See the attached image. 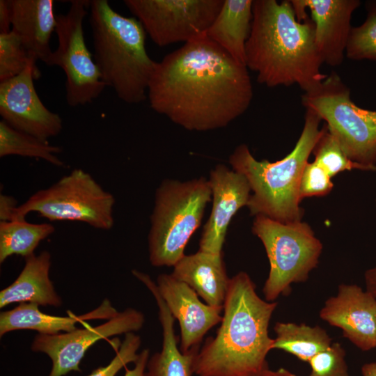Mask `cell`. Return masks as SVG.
I'll return each mask as SVG.
<instances>
[{
  "mask_svg": "<svg viewBox=\"0 0 376 376\" xmlns=\"http://www.w3.org/2000/svg\"><path fill=\"white\" fill-rule=\"evenodd\" d=\"M171 275L192 288L205 304L224 307L230 279L221 254L202 251L185 255Z\"/></svg>",
  "mask_w": 376,
  "mask_h": 376,
  "instance_id": "20",
  "label": "cell"
},
{
  "mask_svg": "<svg viewBox=\"0 0 376 376\" xmlns=\"http://www.w3.org/2000/svg\"><path fill=\"white\" fill-rule=\"evenodd\" d=\"M320 318L340 329L362 351L376 347V297L356 284H340L320 311Z\"/></svg>",
  "mask_w": 376,
  "mask_h": 376,
  "instance_id": "14",
  "label": "cell"
},
{
  "mask_svg": "<svg viewBox=\"0 0 376 376\" xmlns=\"http://www.w3.org/2000/svg\"><path fill=\"white\" fill-rule=\"evenodd\" d=\"M321 120L314 111L306 109L303 130L295 146L280 160L259 161L246 144L239 145L230 155L232 169L242 173L249 184L251 194L246 207L251 215H263L284 223L301 221L299 182L320 136Z\"/></svg>",
  "mask_w": 376,
  "mask_h": 376,
  "instance_id": "5",
  "label": "cell"
},
{
  "mask_svg": "<svg viewBox=\"0 0 376 376\" xmlns=\"http://www.w3.org/2000/svg\"><path fill=\"white\" fill-rule=\"evenodd\" d=\"M253 0H224L206 36L246 65L245 47L253 19Z\"/></svg>",
  "mask_w": 376,
  "mask_h": 376,
  "instance_id": "22",
  "label": "cell"
},
{
  "mask_svg": "<svg viewBox=\"0 0 376 376\" xmlns=\"http://www.w3.org/2000/svg\"><path fill=\"white\" fill-rule=\"evenodd\" d=\"M212 210L201 234L199 251L221 254L228 228L235 214L247 206L251 194L246 178L220 164L210 173Z\"/></svg>",
  "mask_w": 376,
  "mask_h": 376,
  "instance_id": "16",
  "label": "cell"
},
{
  "mask_svg": "<svg viewBox=\"0 0 376 376\" xmlns=\"http://www.w3.org/2000/svg\"><path fill=\"white\" fill-rule=\"evenodd\" d=\"M364 280L366 290L376 297V265L365 272Z\"/></svg>",
  "mask_w": 376,
  "mask_h": 376,
  "instance_id": "36",
  "label": "cell"
},
{
  "mask_svg": "<svg viewBox=\"0 0 376 376\" xmlns=\"http://www.w3.org/2000/svg\"><path fill=\"white\" fill-rule=\"evenodd\" d=\"M314 161L320 164L332 178L337 174L358 169L370 171L368 168L350 160L324 125L312 151Z\"/></svg>",
  "mask_w": 376,
  "mask_h": 376,
  "instance_id": "27",
  "label": "cell"
},
{
  "mask_svg": "<svg viewBox=\"0 0 376 376\" xmlns=\"http://www.w3.org/2000/svg\"><path fill=\"white\" fill-rule=\"evenodd\" d=\"M212 189L204 177L180 181L166 179L157 188L148 236L149 260L154 267H173L201 226Z\"/></svg>",
  "mask_w": 376,
  "mask_h": 376,
  "instance_id": "6",
  "label": "cell"
},
{
  "mask_svg": "<svg viewBox=\"0 0 376 376\" xmlns=\"http://www.w3.org/2000/svg\"><path fill=\"white\" fill-rule=\"evenodd\" d=\"M345 56L354 61H376V13L368 11L363 23L352 28Z\"/></svg>",
  "mask_w": 376,
  "mask_h": 376,
  "instance_id": "29",
  "label": "cell"
},
{
  "mask_svg": "<svg viewBox=\"0 0 376 376\" xmlns=\"http://www.w3.org/2000/svg\"><path fill=\"white\" fill-rule=\"evenodd\" d=\"M11 13L8 0H0V34L11 31Z\"/></svg>",
  "mask_w": 376,
  "mask_h": 376,
  "instance_id": "35",
  "label": "cell"
},
{
  "mask_svg": "<svg viewBox=\"0 0 376 376\" xmlns=\"http://www.w3.org/2000/svg\"><path fill=\"white\" fill-rule=\"evenodd\" d=\"M276 301L261 299L245 272L230 278L221 325L196 353L197 376H246L268 367L272 350L268 328Z\"/></svg>",
  "mask_w": 376,
  "mask_h": 376,
  "instance_id": "3",
  "label": "cell"
},
{
  "mask_svg": "<svg viewBox=\"0 0 376 376\" xmlns=\"http://www.w3.org/2000/svg\"><path fill=\"white\" fill-rule=\"evenodd\" d=\"M333 187L331 178L324 168L315 161L306 164L299 187L301 201L304 198L327 195Z\"/></svg>",
  "mask_w": 376,
  "mask_h": 376,
  "instance_id": "31",
  "label": "cell"
},
{
  "mask_svg": "<svg viewBox=\"0 0 376 376\" xmlns=\"http://www.w3.org/2000/svg\"><path fill=\"white\" fill-rule=\"evenodd\" d=\"M89 13L94 60L102 81L125 103L144 101L157 62L146 51L143 27L135 17L114 10L107 0L90 1Z\"/></svg>",
  "mask_w": 376,
  "mask_h": 376,
  "instance_id": "4",
  "label": "cell"
},
{
  "mask_svg": "<svg viewBox=\"0 0 376 376\" xmlns=\"http://www.w3.org/2000/svg\"><path fill=\"white\" fill-rule=\"evenodd\" d=\"M245 55L258 82L270 88L297 85L305 93L327 75L321 72L314 24L309 16L299 21L290 1H253Z\"/></svg>",
  "mask_w": 376,
  "mask_h": 376,
  "instance_id": "2",
  "label": "cell"
},
{
  "mask_svg": "<svg viewBox=\"0 0 376 376\" xmlns=\"http://www.w3.org/2000/svg\"><path fill=\"white\" fill-rule=\"evenodd\" d=\"M301 103L324 120L350 160L376 171V111L358 107L337 73L331 72L318 86L305 92Z\"/></svg>",
  "mask_w": 376,
  "mask_h": 376,
  "instance_id": "7",
  "label": "cell"
},
{
  "mask_svg": "<svg viewBox=\"0 0 376 376\" xmlns=\"http://www.w3.org/2000/svg\"><path fill=\"white\" fill-rule=\"evenodd\" d=\"M308 376H350L345 360V350L339 343H332L308 362Z\"/></svg>",
  "mask_w": 376,
  "mask_h": 376,
  "instance_id": "30",
  "label": "cell"
},
{
  "mask_svg": "<svg viewBox=\"0 0 376 376\" xmlns=\"http://www.w3.org/2000/svg\"><path fill=\"white\" fill-rule=\"evenodd\" d=\"M362 376H376V362L365 363L361 367Z\"/></svg>",
  "mask_w": 376,
  "mask_h": 376,
  "instance_id": "38",
  "label": "cell"
},
{
  "mask_svg": "<svg viewBox=\"0 0 376 376\" xmlns=\"http://www.w3.org/2000/svg\"><path fill=\"white\" fill-rule=\"evenodd\" d=\"M147 97L155 112L189 131L226 127L253 98L248 68L206 34L157 62Z\"/></svg>",
  "mask_w": 376,
  "mask_h": 376,
  "instance_id": "1",
  "label": "cell"
},
{
  "mask_svg": "<svg viewBox=\"0 0 376 376\" xmlns=\"http://www.w3.org/2000/svg\"><path fill=\"white\" fill-rule=\"evenodd\" d=\"M246 376H298L285 368H279L276 370H270L268 367L265 368L256 373Z\"/></svg>",
  "mask_w": 376,
  "mask_h": 376,
  "instance_id": "37",
  "label": "cell"
},
{
  "mask_svg": "<svg viewBox=\"0 0 376 376\" xmlns=\"http://www.w3.org/2000/svg\"><path fill=\"white\" fill-rule=\"evenodd\" d=\"M224 0H125L151 40L159 47L186 43L206 34Z\"/></svg>",
  "mask_w": 376,
  "mask_h": 376,
  "instance_id": "11",
  "label": "cell"
},
{
  "mask_svg": "<svg viewBox=\"0 0 376 376\" xmlns=\"http://www.w3.org/2000/svg\"><path fill=\"white\" fill-rule=\"evenodd\" d=\"M368 11L376 13V2L370 3L369 4Z\"/></svg>",
  "mask_w": 376,
  "mask_h": 376,
  "instance_id": "39",
  "label": "cell"
},
{
  "mask_svg": "<svg viewBox=\"0 0 376 376\" xmlns=\"http://www.w3.org/2000/svg\"><path fill=\"white\" fill-rule=\"evenodd\" d=\"M174 322L164 320L162 327V347L149 358L146 376H191L193 363L198 349L183 353L178 349Z\"/></svg>",
  "mask_w": 376,
  "mask_h": 376,
  "instance_id": "25",
  "label": "cell"
},
{
  "mask_svg": "<svg viewBox=\"0 0 376 376\" xmlns=\"http://www.w3.org/2000/svg\"><path fill=\"white\" fill-rule=\"evenodd\" d=\"M251 230L262 242L269 263L263 292L265 300L275 301L290 294L292 284L308 279L318 266L323 246L302 221L284 223L257 215Z\"/></svg>",
  "mask_w": 376,
  "mask_h": 376,
  "instance_id": "8",
  "label": "cell"
},
{
  "mask_svg": "<svg viewBox=\"0 0 376 376\" xmlns=\"http://www.w3.org/2000/svg\"><path fill=\"white\" fill-rule=\"evenodd\" d=\"M18 206L15 198L10 196L1 194L0 195V221L11 219L14 211Z\"/></svg>",
  "mask_w": 376,
  "mask_h": 376,
  "instance_id": "34",
  "label": "cell"
},
{
  "mask_svg": "<svg viewBox=\"0 0 376 376\" xmlns=\"http://www.w3.org/2000/svg\"><path fill=\"white\" fill-rule=\"evenodd\" d=\"M36 62L17 76L0 82V116L13 128L48 141L60 134L63 120L44 105L35 89L33 80L41 76Z\"/></svg>",
  "mask_w": 376,
  "mask_h": 376,
  "instance_id": "13",
  "label": "cell"
},
{
  "mask_svg": "<svg viewBox=\"0 0 376 376\" xmlns=\"http://www.w3.org/2000/svg\"><path fill=\"white\" fill-rule=\"evenodd\" d=\"M11 30L37 60L48 65L53 51L50 38L56 31V15L53 0H8Z\"/></svg>",
  "mask_w": 376,
  "mask_h": 376,
  "instance_id": "18",
  "label": "cell"
},
{
  "mask_svg": "<svg viewBox=\"0 0 376 376\" xmlns=\"http://www.w3.org/2000/svg\"><path fill=\"white\" fill-rule=\"evenodd\" d=\"M118 312L109 299H104L95 309L77 315L68 312L65 317L42 313L33 303H20L13 309L0 313V336L8 332L29 329L38 334L55 335L77 329L76 324L91 320H109Z\"/></svg>",
  "mask_w": 376,
  "mask_h": 376,
  "instance_id": "19",
  "label": "cell"
},
{
  "mask_svg": "<svg viewBox=\"0 0 376 376\" xmlns=\"http://www.w3.org/2000/svg\"><path fill=\"white\" fill-rule=\"evenodd\" d=\"M51 254L43 251L25 258L16 279L0 292V308L13 303H33L38 306L59 307L62 299L49 277Z\"/></svg>",
  "mask_w": 376,
  "mask_h": 376,
  "instance_id": "21",
  "label": "cell"
},
{
  "mask_svg": "<svg viewBox=\"0 0 376 376\" xmlns=\"http://www.w3.org/2000/svg\"><path fill=\"white\" fill-rule=\"evenodd\" d=\"M115 203L114 196L89 173L75 169L33 194L16 207L10 220L36 212L50 221H79L108 230L113 226Z\"/></svg>",
  "mask_w": 376,
  "mask_h": 376,
  "instance_id": "9",
  "label": "cell"
},
{
  "mask_svg": "<svg viewBox=\"0 0 376 376\" xmlns=\"http://www.w3.org/2000/svg\"><path fill=\"white\" fill-rule=\"evenodd\" d=\"M297 19L305 20L311 13L315 26V42L323 63L340 65L345 58L352 30L351 19L359 0H292Z\"/></svg>",
  "mask_w": 376,
  "mask_h": 376,
  "instance_id": "15",
  "label": "cell"
},
{
  "mask_svg": "<svg viewBox=\"0 0 376 376\" xmlns=\"http://www.w3.org/2000/svg\"><path fill=\"white\" fill-rule=\"evenodd\" d=\"M141 340L140 336L134 332L125 334V338L120 344L116 354L109 364L94 370L87 376H116L123 368L137 359V351Z\"/></svg>",
  "mask_w": 376,
  "mask_h": 376,
  "instance_id": "32",
  "label": "cell"
},
{
  "mask_svg": "<svg viewBox=\"0 0 376 376\" xmlns=\"http://www.w3.org/2000/svg\"><path fill=\"white\" fill-rule=\"evenodd\" d=\"M274 330L276 337L273 338L272 350H281L304 362L308 363L332 343L326 330L318 325L277 322Z\"/></svg>",
  "mask_w": 376,
  "mask_h": 376,
  "instance_id": "23",
  "label": "cell"
},
{
  "mask_svg": "<svg viewBox=\"0 0 376 376\" xmlns=\"http://www.w3.org/2000/svg\"><path fill=\"white\" fill-rule=\"evenodd\" d=\"M55 231L50 223L33 224L26 219L0 221V263L13 255L34 254L40 242Z\"/></svg>",
  "mask_w": 376,
  "mask_h": 376,
  "instance_id": "24",
  "label": "cell"
},
{
  "mask_svg": "<svg viewBox=\"0 0 376 376\" xmlns=\"http://www.w3.org/2000/svg\"><path fill=\"white\" fill-rule=\"evenodd\" d=\"M62 148L51 145L48 141L40 139L19 131L0 121V157L17 155L43 159L58 167L65 163L58 157Z\"/></svg>",
  "mask_w": 376,
  "mask_h": 376,
  "instance_id": "26",
  "label": "cell"
},
{
  "mask_svg": "<svg viewBox=\"0 0 376 376\" xmlns=\"http://www.w3.org/2000/svg\"><path fill=\"white\" fill-rule=\"evenodd\" d=\"M158 291L180 329V350L187 353L198 348L205 334L221 322L224 307L203 303L196 292L171 274L157 279Z\"/></svg>",
  "mask_w": 376,
  "mask_h": 376,
  "instance_id": "17",
  "label": "cell"
},
{
  "mask_svg": "<svg viewBox=\"0 0 376 376\" xmlns=\"http://www.w3.org/2000/svg\"><path fill=\"white\" fill-rule=\"evenodd\" d=\"M144 322L145 318L141 311L128 308L95 327L86 324L84 328L70 332L38 334L31 349L50 358L52 366L48 376H63L70 371H81V359L96 342L112 336L139 331Z\"/></svg>",
  "mask_w": 376,
  "mask_h": 376,
  "instance_id": "12",
  "label": "cell"
},
{
  "mask_svg": "<svg viewBox=\"0 0 376 376\" xmlns=\"http://www.w3.org/2000/svg\"><path fill=\"white\" fill-rule=\"evenodd\" d=\"M150 358V350H143L134 361V366L132 369H126L124 376H146V369Z\"/></svg>",
  "mask_w": 376,
  "mask_h": 376,
  "instance_id": "33",
  "label": "cell"
},
{
  "mask_svg": "<svg viewBox=\"0 0 376 376\" xmlns=\"http://www.w3.org/2000/svg\"><path fill=\"white\" fill-rule=\"evenodd\" d=\"M70 3L65 13L56 15L58 45L47 65L63 70L66 77L67 103L77 107L97 99L107 85L84 39L83 24L90 1L72 0Z\"/></svg>",
  "mask_w": 376,
  "mask_h": 376,
  "instance_id": "10",
  "label": "cell"
},
{
  "mask_svg": "<svg viewBox=\"0 0 376 376\" xmlns=\"http://www.w3.org/2000/svg\"><path fill=\"white\" fill-rule=\"evenodd\" d=\"M37 61L13 31L0 34V82L17 76Z\"/></svg>",
  "mask_w": 376,
  "mask_h": 376,
  "instance_id": "28",
  "label": "cell"
}]
</instances>
